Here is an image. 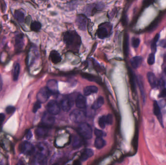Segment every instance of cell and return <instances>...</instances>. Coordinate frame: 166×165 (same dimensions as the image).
Wrapping results in <instances>:
<instances>
[{
    "mask_svg": "<svg viewBox=\"0 0 166 165\" xmlns=\"http://www.w3.org/2000/svg\"><path fill=\"white\" fill-rule=\"evenodd\" d=\"M41 103H40L39 101H37V102L35 103L34 105V107H33V113H37L38 110L41 108Z\"/></svg>",
    "mask_w": 166,
    "mask_h": 165,
    "instance_id": "obj_36",
    "label": "cell"
},
{
    "mask_svg": "<svg viewBox=\"0 0 166 165\" xmlns=\"http://www.w3.org/2000/svg\"><path fill=\"white\" fill-rule=\"evenodd\" d=\"M70 118L71 121L80 124L84 123L86 119V114L83 110L76 109L72 111L70 114Z\"/></svg>",
    "mask_w": 166,
    "mask_h": 165,
    "instance_id": "obj_4",
    "label": "cell"
},
{
    "mask_svg": "<svg viewBox=\"0 0 166 165\" xmlns=\"http://www.w3.org/2000/svg\"><path fill=\"white\" fill-rule=\"evenodd\" d=\"M0 165H6V162L4 159L0 160Z\"/></svg>",
    "mask_w": 166,
    "mask_h": 165,
    "instance_id": "obj_45",
    "label": "cell"
},
{
    "mask_svg": "<svg viewBox=\"0 0 166 165\" xmlns=\"http://www.w3.org/2000/svg\"><path fill=\"white\" fill-rule=\"evenodd\" d=\"M35 135L39 138H44L47 137L49 134V127L41 124L35 130Z\"/></svg>",
    "mask_w": 166,
    "mask_h": 165,
    "instance_id": "obj_10",
    "label": "cell"
},
{
    "mask_svg": "<svg viewBox=\"0 0 166 165\" xmlns=\"http://www.w3.org/2000/svg\"><path fill=\"white\" fill-rule=\"evenodd\" d=\"M50 91L52 94H57L58 91V84L57 81L54 80H50L48 81L47 86Z\"/></svg>",
    "mask_w": 166,
    "mask_h": 165,
    "instance_id": "obj_13",
    "label": "cell"
},
{
    "mask_svg": "<svg viewBox=\"0 0 166 165\" xmlns=\"http://www.w3.org/2000/svg\"><path fill=\"white\" fill-rule=\"evenodd\" d=\"M15 110L16 108L13 106H9L8 107H6V111L8 114L13 113Z\"/></svg>",
    "mask_w": 166,
    "mask_h": 165,
    "instance_id": "obj_34",
    "label": "cell"
},
{
    "mask_svg": "<svg viewBox=\"0 0 166 165\" xmlns=\"http://www.w3.org/2000/svg\"><path fill=\"white\" fill-rule=\"evenodd\" d=\"M20 73V65L19 63H17L13 67V71H12L13 79L15 81H18Z\"/></svg>",
    "mask_w": 166,
    "mask_h": 165,
    "instance_id": "obj_22",
    "label": "cell"
},
{
    "mask_svg": "<svg viewBox=\"0 0 166 165\" xmlns=\"http://www.w3.org/2000/svg\"><path fill=\"white\" fill-rule=\"evenodd\" d=\"M47 112L53 115H57L60 113V107L58 103L54 100H51L46 106Z\"/></svg>",
    "mask_w": 166,
    "mask_h": 165,
    "instance_id": "obj_8",
    "label": "cell"
},
{
    "mask_svg": "<svg viewBox=\"0 0 166 165\" xmlns=\"http://www.w3.org/2000/svg\"><path fill=\"white\" fill-rule=\"evenodd\" d=\"M76 23L78 28L81 30H85L87 27V19L84 15H79L77 17Z\"/></svg>",
    "mask_w": 166,
    "mask_h": 165,
    "instance_id": "obj_12",
    "label": "cell"
},
{
    "mask_svg": "<svg viewBox=\"0 0 166 165\" xmlns=\"http://www.w3.org/2000/svg\"><path fill=\"white\" fill-rule=\"evenodd\" d=\"M15 17L19 22L22 23L24 20V15L20 10H16L14 14Z\"/></svg>",
    "mask_w": 166,
    "mask_h": 165,
    "instance_id": "obj_26",
    "label": "cell"
},
{
    "mask_svg": "<svg viewBox=\"0 0 166 165\" xmlns=\"http://www.w3.org/2000/svg\"><path fill=\"white\" fill-rule=\"evenodd\" d=\"M19 151L20 153L26 156H31L34 153L35 147L29 142L24 141L19 145Z\"/></svg>",
    "mask_w": 166,
    "mask_h": 165,
    "instance_id": "obj_5",
    "label": "cell"
},
{
    "mask_svg": "<svg viewBox=\"0 0 166 165\" xmlns=\"http://www.w3.org/2000/svg\"><path fill=\"white\" fill-rule=\"evenodd\" d=\"M140 44V40L139 38H133L132 39V46L135 48H137L139 46Z\"/></svg>",
    "mask_w": 166,
    "mask_h": 165,
    "instance_id": "obj_30",
    "label": "cell"
},
{
    "mask_svg": "<svg viewBox=\"0 0 166 165\" xmlns=\"http://www.w3.org/2000/svg\"><path fill=\"white\" fill-rule=\"evenodd\" d=\"M105 145L106 142L102 138H96L94 142V146L97 149H102Z\"/></svg>",
    "mask_w": 166,
    "mask_h": 165,
    "instance_id": "obj_24",
    "label": "cell"
},
{
    "mask_svg": "<svg viewBox=\"0 0 166 165\" xmlns=\"http://www.w3.org/2000/svg\"><path fill=\"white\" fill-rule=\"evenodd\" d=\"M54 121H55V119L53 115L50 114L48 112L44 113L42 117V119H41L42 125L49 127L51 126L54 124Z\"/></svg>",
    "mask_w": 166,
    "mask_h": 165,
    "instance_id": "obj_9",
    "label": "cell"
},
{
    "mask_svg": "<svg viewBox=\"0 0 166 165\" xmlns=\"http://www.w3.org/2000/svg\"><path fill=\"white\" fill-rule=\"evenodd\" d=\"M83 138H82L80 135L79 136H75L73 137L72 145L74 148L77 149L82 146L83 144Z\"/></svg>",
    "mask_w": 166,
    "mask_h": 165,
    "instance_id": "obj_19",
    "label": "cell"
},
{
    "mask_svg": "<svg viewBox=\"0 0 166 165\" xmlns=\"http://www.w3.org/2000/svg\"><path fill=\"white\" fill-rule=\"evenodd\" d=\"M5 118H6V116L4 113H0V128L1 127L2 125V123L5 121Z\"/></svg>",
    "mask_w": 166,
    "mask_h": 165,
    "instance_id": "obj_38",
    "label": "cell"
},
{
    "mask_svg": "<svg viewBox=\"0 0 166 165\" xmlns=\"http://www.w3.org/2000/svg\"><path fill=\"white\" fill-rule=\"evenodd\" d=\"M98 89L95 86H88L85 87L84 89V94L86 96H88L92 94L97 93Z\"/></svg>",
    "mask_w": 166,
    "mask_h": 165,
    "instance_id": "obj_21",
    "label": "cell"
},
{
    "mask_svg": "<svg viewBox=\"0 0 166 165\" xmlns=\"http://www.w3.org/2000/svg\"><path fill=\"white\" fill-rule=\"evenodd\" d=\"M24 45V34H19L16 36L15 47L17 50L23 49Z\"/></svg>",
    "mask_w": 166,
    "mask_h": 165,
    "instance_id": "obj_17",
    "label": "cell"
},
{
    "mask_svg": "<svg viewBox=\"0 0 166 165\" xmlns=\"http://www.w3.org/2000/svg\"><path fill=\"white\" fill-rule=\"evenodd\" d=\"M130 62L132 67L135 69H137L142 64V58L139 56L134 57L131 59Z\"/></svg>",
    "mask_w": 166,
    "mask_h": 165,
    "instance_id": "obj_20",
    "label": "cell"
},
{
    "mask_svg": "<svg viewBox=\"0 0 166 165\" xmlns=\"http://www.w3.org/2000/svg\"><path fill=\"white\" fill-rule=\"evenodd\" d=\"M95 135L97 138H103L105 136V133L102 130L96 128L94 130Z\"/></svg>",
    "mask_w": 166,
    "mask_h": 165,
    "instance_id": "obj_32",
    "label": "cell"
},
{
    "mask_svg": "<svg viewBox=\"0 0 166 165\" xmlns=\"http://www.w3.org/2000/svg\"><path fill=\"white\" fill-rule=\"evenodd\" d=\"M113 116L111 114H108L105 116V121H106V124L111 125L113 123Z\"/></svg>",
    "mask_w": 166,
    "mask_h": 165,
    "instance_id": "obj_35",
    "label": "cell"
},
{
    "mask_svg": "<svg viewBox=\"0 0 166 165\" xmlns=\"http://www.w3.org/2000/svg\"><path fill=\"white\" fill-rule=\"evenodd\" d=\"M164 72H165V74H166V67L164 69Z\"/></svg>",
    "mask_w": 166,
    "mask_h": 165,
    "instance_id": "obj_46",
    "label": "cell"
},
{
    "mask_svg": "<svg viewBox=\"0 0 166 165\" xmlns=\"http://www.w3.org/2000/svg\"><path fill=\"white\" fill-rule=\"evenodd\" d=\"M76 107L79 109H83L87 106L86 99L83 95H79L77 96L76 100Z\"/></svg>",
    "mask_w": 166,
    "mask_h": 165,
    "instance_id": "obj_14",
    "label": "cell"
},
{
    "mask_svg": "<svg viewBox=\"0 0 166 165\" xmlns=\"http://www.w3.org/2000/svg\"><path fill=\"white\" fill-rule=\"evenodd\" d=\"M57 165V164H55V165Z\"/></svg>",
    "mask_w": 166,
    "mask_h": 165,
    "instance_id": "obj_47",
    "label": "cell"
},
{
    "mask_svg": "<svg viewBox=\"0 0 166 165\" xmlns=\"http://www.w3.org/2000/svg\"><path fill=\"white\" fill-rule=\"evenodd\" d=\"M165 82L164 81V80H158V86L161 87H164L165 86Z\"/></svg>",
    "mask_w": 166,
    "mask_h": 165,
    "instance_id": "obj_41",
    "label": "cell"
},
{
    "mask_svg": "<svg viewBox=\"0 0 166 165\" xmlns=\"http://www.w3.org/2000/svg\"><path fill=\"white\" fill-rule=\"evenodd\" d=\"M138 84L139 85V88H140V91L142 92V95H143V96H144V87L143 86L142 80L141 77H138Z\"/></svg>",
    "mask_w": 166,
    "mask_h": 165,
    "instance_id": "obj_33",
    "label": "cell"
},
{
    "mask_svg": "<svg viewBox=\"0 0 166 165\" xmlns=\"http://www.w3.org/2000/svg\"><path fill=\"white\" fill-rule=\"evenodd\" d=\"M160 46H162V47H164V48L166 47V40H162V41H161Z\"/></svg>",
    "mask_w": 166,
    "mask_h": 165,
    "instance_id": "obj_42",
    "label": "cell"
},
{
    "mask_svg": "<svg viewBox=\"0 0 166 165\" xmlns=\"http://www.w3.org/2000/svg\"><path fill=\"white\" fill-rule=\"evenodd\" d=\"M41 24L38 21H35L32 22L31 24V30L34 32H38L41 29Z\"/></svg>",
    "mask_w": 166,
    "mask_h": 165,
    "instance_id": "obj_27",
    "label": "cell"
},
{
    "mask_svg": "<svg viewBox=\"0 0 166 165\" xmlns=\"http://www.w3.org/2000/svg\"><path fill=\"white\" fill-rule=\"evenodd\" d=\"M64 41L67 48L73 52H77L80 48L81 40L75 30L67 31L64 35Z\"/></svg>",
    "mask_w": 166,
    "mask_h": 165,
    "instance_id": "obj_2",
    "label": "cell"
},
{
    "mask_svg": "<svg viewBox=\"0 0 166 165\" xmlns=\"http://www.w3.org/2000/svg\"><path fill=\"white\" fill-rule=\"evenodd\" d=\"M16 165H26V164L24 163V161L19 160L18 163H17Z\"/></svg>",
    "mask_w": 166,
    "mask_h": 165,
    "instance_id": "obj_44",
    "label": "cell"
},
{
    "mask_svg": "<svg viewBox=\"0 0 166 165\" xmlns=\"http://www.w3.org/2000/svg\"><path fill=\"white\" fill-rule=\"evenodd\" d=\"M159 38V34H157L152 41V44H151V49L153 52H156V48H157V42Z\"/></svg>",
    "mask_w": 166,
    "mask_h": 165,
    "instance_id": "obj_28",
    "label": "cell"
},
{
    "mask_svg": "<svg viewBox=\"0 0 166 165\" xmlns=\"http://www.w3.org/2000/svg\"><path fill=\"white\" fill-rule=\"evenodd\" d=\"M50 58L53 63L57 64L61 61V57L56 50H52L50 54Z\"/></svg>",
    "mask_w": 166,
    "mask_h": 165,
    "instance_id": "obj_18",
    "label": "cell"
},
{
    "mask_svg": "<svg viewBox=\"0 0 166 165\" xmlns=\"http://www.w3.org/2000/svg\"><path fill=\"white\" fill-rule=\"evenodd\" d=\"M104 104V99L102 96L98 97L97 99L92 104V108L93 109H97L100 108Z\"/></svg>",
    "mask_w": 166,
    "mask_h": 165,
    "instance_id": "obj_25",
    "label": "cell"
},
{
    "mask_svg": "<svg viewBox=\"0 0 166 165\" xmlns=\"http://www.w3.org/2000/svg\"><path fill=\"white\" fill-rule=\"evenodd\" d=\"M147 77L149 82L153 88H155L156 87L158 86V80L157 79L153 73L151 72L148 73Z\"/></svg>",
    "mask_w": 166,
    "mask_h": 165,
    "instance_id": "obj_15",
    "label": "cell"
},
{
    "mask_svg": "<svg viewBox=\"0 0 166 165\" xmlns=\"http://www.w3.org/2000/svg\"><path fill=\"white\" fill-rule=\"evenodd\" d=\"M159 97H166V88H164L160 92Z\"/></svg>",
    "mask_w": 166,
    "mask_h": 165,
    "instance_id": "obj_39",
    "label": "cell"
},
{
    "mask_svg": "<svg viewBox=\"0 0 166 165\" xmlns=\"http://www.w3.org/2000/svg\"><path fill=\"white\" fill-rule=\"evenodd\" d=\"M111 28H112L110 24L107 23L100 25L97 31L98 38L100 39H104L108 37L110 34Z\"/></svg>",
    "mask_w": 166,
    "mask_h": 165,
    "instance_id": "obj_6",
    "label": "cell"
},
{
    "mask_svg": "<svg viewBox=\"0 0 166 165\" xmlns=\"http://www.w3.org/2000/svg\"><path fill=\"white\" fill-rule=\"evenodd\" d=\"M32 132L29 130V131H28L27 133H26V138H27V139H28V140H29V139H30L31 138H32Z\"/></svg>",
    "mask_w": 166,
    "mask_h": 165,
    "instance_id": "obj_40",
    "label": "cell"
},
{
    "mask_svg": "<svg viewBox=\"0 0 166 165\" xmlns=\"http://www.w3.org/2000/svg\"><path fill=\"white\" fill-rule=\"evenodd\" d=\"M153 112L155 115L157 117L159 122L161 124H162V119L161 113L160 111L159 105L157 101H154L153 103Z\"/></svg>",
    "mask_w": 166,
    "mask_h": 165,
    "instance_id": "obj_23",
    "label": "cell"
},
{
    "mask_svg": "<svg viewBox=\"0 0 166 165\" xmlns=\"http://www.w3.org/2000/svg\"><path fill=\"white\" fill-rule=\"evenodd\" d=\"M94 155V152L91 149H86L83 151L80 156V160L81 161H85L92 157Z\"/></svg>",
    "mask_w": 166,
    "mask_h": 165,
    "instance_id": "obj_16",
    "label": "cell"
},
{
    "mask_svg": "<svg viewBox=\"0 0 166 165\" xmlns=\"http://www.w3.org/2000/svg\"><path fill=\"white\" fill-rule=\"evenodd\" d=\"M73 104L74 102L72 97H66L61 101V107L63 110L68 112L73 107Z\"/></svg>",
    "mask_w": 166,
    "mask_h": 165,
    "instance_id": "obj_11",
    "label": "cell"
},
{
    "mask_svg": "<svg viewBox=\"0 0 166 165\" xmlns=\"http://www.w3.org/2000/svg\"><path fill=\"white\" fill-rule=\"evenodd\" d=\"M148 63L149 65H153L155 62V56L154 53H152L149 56L147 60Z\"/></svg>",
    "mask_w": 166,
    "mask_h": 165,
    "instance_id": "obj_31",
    "label": "cell"
},
{
    "mask_svg": "<svg viewBox=\"0 0 166 165\" xmlns=\"http://www.w3.org/2000/svg\"><path fill=\"white\" fill-rule=\"evenodd\" d=\"M51 95L52 94L46 87L41 88L37 95L38 101L40 103H45L48 100Z\"/></svg>",
    "mask_w": 166,
    "mask_h": 165,
    "instance_id": "obj_7",
    "label": "cell"
},
{
    "mask_svg": "<svg viewBox=\"0 0 166 165\" xmlns=\"http://www.w3.org/2000/svg\"><path fill=\"white\" fill-rule=\"evenodd\" d=\"M2 78L1 76L0 75V92L2 90Z\"/></svg>",
    "mask_w": 166,
    "mask_h": 165,
    "instance_id": "obj_43",
    "label": "cell"
},
{
    "mask_svg": "<svg viewBox=\"0 0 166 165\" xmlns=\"http://www.w3.org/2000/svg\"><path fill=\"white\" fill-rule=\"evenodd\" d=\"M77 131L79 135L85 139H90L92 137V129L87 123H81L78 125Z\"/></svg>",
    "mask_w": 166,
    "mask_h": 165,
    "instance_id": "obj_3",
    "label": "cell"
},
{
    "mask_svg": "<svg viewBox=\"0 0 166 165\" xmlns=\"http://www.w3.org/2000/svg\"><path fill=\"white\" fill-rule=\"evenodd\" d=\"M84 78L90 81H96L95 77L93 76L92 75H88V74H85L84 75Z\"/></svg>",
    "mask_w": 166,
    "mask_h": 165,
    "instance_id": "obj_37",
    "label": "cell"
},
{
    "mask_svg": "<svg viewBox=\"0 0 166 165\" xmlns=\"http://www.w3.org/2000/svg\"><path fill=\"white\" fill-rule=\"evenodd\" d=\"M48 149L45 144L39 143L35 147V151L30 165H47Z\"/></svg>",
    "mask_w": 166,
    "mask_h": 165,
    "instance_id": "obj_1",
    "label": "cell"
},
{
    "mask_svg": "<svg viewBox=\"0 0 166 165\" xmlns=\"http://www.w3.org/2000/svg\"><path fill=\"white\" fill-rule=\"evenodd\" d=\"M98 124H99V126L102 129L105 128L106 125V123L105 121V116H102L100 117L98 120Z\"/></svg>",
    "mask_w": 166,
    "mask_h": 165,
    "instance_id": "obj_29",
    "label": "cell"
}]
</instances>
